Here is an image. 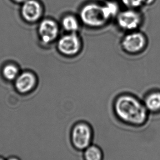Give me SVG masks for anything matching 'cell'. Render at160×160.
I'll return each mask as SVG.
<instances>
[{
	"mask_svg": "<svg viewBox=\"0 0 160 160\" xmlns=\"http://www.w3.org/2000/svg\"><path fill=\"white\" fill-rule=\"evenodd\" d=\"M115 109L118 117L125 122L139 125L147 120L148 110L144 104L133 96L119 97L116 101Z\"/></svg>",
	"mask_w": 160,
	"mask_h": 160,
	"instance_id": "1",
	"label": "cell"
},
{
	"mask_svg": "<svg viewBox=\"0 0 160 160\" xmlns=\"http://www.w3.org/2000/svg\"><path fill=\"white\" fill-rule=\"evenodd\" d=\"M80 18L87 27L100 28L110 22L105 12L103 4L96 2L87 3L80 12Z\"/></svg>",
	"mask_w": 160,
	"mask_h": 160,
	"instance_id": "2",
	"label": "cell"
},
{
	"mask_svg": "<svg viewBox=\"0 0 160 160\" xmlns=\"http://www.w3.org/2000/svg\"><path fill=\"white\" fill-rule=\"evenodd\" d=\"M116 19L118 28L127 32L138 30L142 22L140 12L137 9L129 8L119 12Z\"/></svg>",
	"mask_w": 160,
	"mask_h": 160,
	"instance_id": "3",
	"label": "cell"
},
{
	"mask_svg": "<svg viewBox=\"0 0 160 160\" xmlns=\"http://www.w3.org/2000/svg\"><path fill=\"white\" fill-rule=\"evenodd\" d=\"M121 45L126 53L137 54L143 51L147 46V38L138 30L127 32L121 40Z\"/></svg>",
	"mask_w": 160,
	"mask_h": 160,
	"instance_id": "4",
	"label": "cell"
},
{
	"mask_svg": "<svg viewBox=\"0 0 160 160\" xmlns=\"http://www.w3.org/2000/svg\"><path fill=\"white\" fill-rule=\"evenodd\" d=\"M92 138V132L88 125L80 123L73 127L72 132V141L76 148L86 149L89 146Z\"/></svg>",
	"mask_w": 160,
	"mask_h": 160,
	"instance_id": "5",
	"label": "cell"
},
{
	"mask_svg": "<svg viewBox=\"0 0 160 160\" xmlns=\"http://www.w3.org/2000/svg\"><path fill=\"white\" fill-rule=\"evenodd\" d=\"M81 41L76 33L64 36L58 42V49L61 53L67 56H73L78 53L81 48Z\"/></svg>",
	"mask_w": 160,
	"mask_h": 160,
	"instance_id": "6",
	"label": "cell"
},
{
	"mask_svg": "<svg viewBox=\"0 0 160 160\" xmlns=\"http://www.w3.org/2000/svg\"><path fill=\"white\" fill-rule=\"evenodd\" d=\"M42 13V8L35 0H27L22 5V14L25 20L34 22L40 19Z\"/></svg>",
	"mask_w": 160,
	"mask_h": 160,
	"instance_id": "7",
	"label": "cell"
},
{
	"mask_svg": "<svg viewBox=\"0 0 160 160\" xmlns=\"http://www.w3.org/2000/svg\"><path fill=\"white\" fill-rule=\"evenodd\" d=\"M38 32L43 42L48 43L57 37L58 25L53 20L48 19L43 20L40 24Z\"/></svg>",
	"mask_w": 160,
	"mask_h": 160,
	"instance_id": "8",
	"label": "cell"
},
{
	"mask_svg": "<svg viewBox=\"0 0 160 160\" xmlns=\"http://www.w3.org/2000/svg\"><path fill=\"white\" fill-rule=\"evenodd\" d=\"M36 78L32 73L24 72L17 78L16 87L22 93H26L31 91L35 86Z\"/></svg>",
	"mask_w": 160,
	"mask_h": 160,
	"instance_id": "9",
	"label": "cell"
},
{
	"mask_svg": "<svg viewBox=\"0 0 160 160\" xmlns=\"http://www.w3.org/2000/svg\"><path fill=\"white\" fill-rule=\"evenodd\" d=\"M144 105L148 110H160V92H153L149 94L145 98Z\"/></svg>",
	"mask_w": 160,
	"mask_h": 160,
	"instance_id": "10",
	"label": "cell"
},
{
	"mask_svg": "<svg viewBox=\"0 0 160 160\" xmlns=\"http://www.w3.org/2000/svg\"><path fill=\"white\" fill-rule=\"evenodd\" d=\"M62 25L65 30L71 33H76L80 28L78 19L72 16H67L64 18L62 19Z\"/></svg>",
	"mask_w": 160,
	"mask_h": 160,
	"instance_id": "11",
	"label": "cell"
},
{
	"mask_svg": "<svg viewBox=\"0 0 160 160\" xmlns=\"http://www.w3.org/2000/svg\"><path fill=\"white\" fill-rule=\"evenodd\" d=\"M103 6L106 16L109 21L116 18L120 12L118 4L112 1H109L108 2L104 3Z\"/></svg>",
	"mask_w": 160,
	"mask_h": 160,
	"instance_id": "12",
	"label": "cell"
},
{
	"mask_svg": "<svg viewBox=\"0 0 160 160\" xmlns=\"http://www.w3.org/2000/svg\"><path fill=\"white\" fill-rule=\"evenodd\" d=\"M85 158L86 160H102V152L98 147L89 146L85 150Z\"/></svg>",
	"mask_w": 160,
	"mask_h": 160,
	"instance_id": "13",
	"label": "cell"
},
{
	"mask_svg": "<svg viewBox=\"0 0 160 160\" xmlns=\"http://www.w3.org/2000/svg\"><path fill=\"white\" fill-rule=\"evenodd\" d=\"M18 69L14 65H7L3 70V75L7 80H14L18 75Z\"/></svg>",
	"mask_w": 160,
	"mask_h": 160,
	"instance_id": "14",
	"label": "cell"
},
{
	"mask_svg": "<svg viewBox=\"0 0 160 160\" xmlns=\"http://www.w3.org/2000/svg\"><path fill=\"white\" fill-rule=\"evenodd\" d=\"M123 5L129 9H138L144 6V0H121Z\"/></svg>",
	"mask_w": 160,
	"mask_h": 160,
	"instance_id": "15",
	"label": "cell"
},
{
	"mask_svg": "<svg viewBox=\"0 0 160 160\" xmlns=\"http://www.w3.org/2000/svg\"><path fill=\"white\" fill-rule=\"evenodd\" d=\"M156 0H144V5H151L155 2Z\"/></svg>",
	"mask_w": 160,
	"mask_h": 160,
	"instance_id": "16",
	"label": "cell"
},
{
	"mask_svg": "<svg viewBox=\"0 0 160 160\" xmlns=\"http://www.w3.org/2000/svg\"><path fill=\"white\" fill-rule=\"evenodd\" d=\"M7 160H20L18 158H16V157H12L8 159Z\"/></svg>",
	"mask_w": 160,
	"mask_h": 160,
	"instance_id": "17",
	"label": "cell"
},
{
	"mask_svg": "<svg viewBox=\"0 0 160 160\" xmlns=\"http://www.w3.org/2000/svg\"><path fill=\"white\" fill-rule=\"evenodd\" d=\"M14 1H15L16 2H25L27 0H14Z\"/></svg>",
	"mask_w": 160,
	"mask_h": 160,
	"instance_id": "18",
	"label": "cell"
},
{
	"mask_svg": "<svg viewBox=\"0 0 160 160\" xmlns=\"http://www.w3.org/2000/svg\"><path fill=\"white\" fill-rule=\"evenodd\" d=\"M0 160H5L4 159H3V158H0Z\"/></svg>",
	"mask_w": 160,
	"mask_h": 160,
	"instance_id": "19",
	"label": "cell"
},
{
	"mask_svg": "<svg viewBox=\"0 0 160 160\" xmlns=\"http://www.w3.org/2000/svg\"><path fill=\"white\" fill-rule=\"evenodd\" d=\"M109 1H112V0H109Z\"/></svg>",
	"mask_w": 160,
	"mask_h": 160,
	"instance_id": "20",
	"label": "cell"
}]
</instances>
